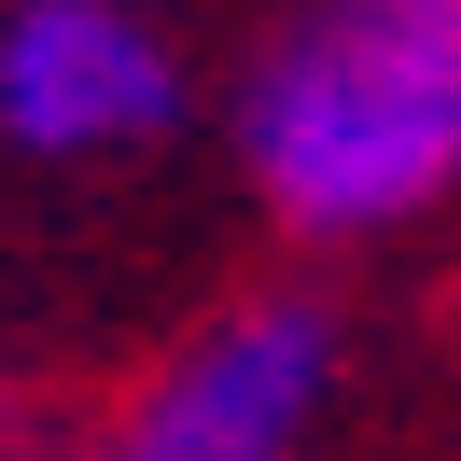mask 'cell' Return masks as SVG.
<instances>
[{
  "label": "cell",
  "instance_id": "1",
  "mask_svg": "<svg viewBox=\"0 0 461 461\" xmlns=\"http://www.w3.org/2000/svg\"><path fill=\"white\" fill-rule=\"evenodd\" d=\"M266 210L294 238H392L461 182V0H308L238 98Z\"/></svg>",
  "mask_w": 461,
  "mask_h": 461
},
{
  "label": "cell",
  "instance_id": "2",
  "mask_svg": "<svg viewBox=\"0 0 461 461\" xmlns=\"http://www.w3.org/2000/svg\"><path fill=\"white\" fill-rule=\"evenodd\" d=\"M321 392H336V321L308 294H280V308L210 321L182 364H154V392L85 461H294L308 420H321Z\"/></svg>",
  "mask_w": 461,
  "mask_h": 461
},
{
  "label": "cell",
  "instance_id": "3",
  "mask_svg": "<svg viewBox=\"0 0 461 461\" xmlns=\"http://www.w3.org/2000/svg\"><path fill=\"white\" fill-rule=\"evenodd\" d=\"M168 113H182V70L126 0H14L0 14V126L29 154H126Z\"/></svg>",
  "mask_w": 461,
  "mask_h": 461
}]
</instances>
